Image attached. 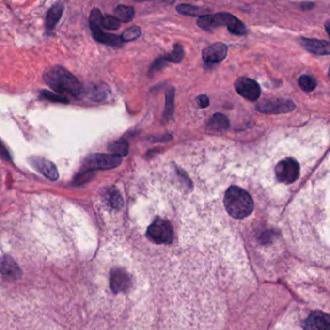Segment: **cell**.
Returning <instances> with one entry per match:
<instances>
[{"label": "cell", "instance_id": "28", "mask_svg": "<svg viewBox=\"0 0 330 330\" xmlns=\"http://www.w3.org/2000/svg\"><path fill=\"white\" fill-rule=\"evenodd\" d=\"M41 95L43 98L47 99V101H50V102H56V103H68L67 99L64 98L63 96L57 94V93H51L47 90H43L41 92Z\"/></svg>", "mask_w": 330, "mask_h": 330}, {"label": "cell", "instance_id": "3", "mask_svg": "<svg viewBox=\"0 0 330 330\" xmlns=\"http://www.w3.org/2000/svg\"><path fill=\"white\" fill-rule=\"evenodd\" d=\"M198 25L206 31L226 25L229 31L235 35H244L246 27L243 22L230 13H216L214 15H204L198 19Z\"/></svg>", "mask_w": 330, "mask_h": 330}, {"label": "cell", "instance_id": "6", "mask_svg": "<svg viewBox=\"0 0 330 330\" xmlns=\"http://www.w3.org/2000/svg\"><path fill=\"white\" fill-rule=\"evenodd\" d=\"M122 162L120 156L114 154H92L86 158L83 168L86 171L110 170L118 167Z\"/></svg>", "mask_w": 330, "mask_h": 330}, {"label": "cell", "instance_id": "19", "mask_svg": "<svg viewBox=\"0 0 330 330\" xmlns=\"http://www.w3.org/2000/svg\"><path fill=\"white\" fill-rule=\"evenodd\" d=\"M114 13H115V17L119 21H123V22L131 21L135 16L134 8L130 6H124V5L117 6L114 10Z\"/></svg>", "mask_w": 330, "mask_h": 330}, {"label": "cell", "instance_id": "18", "mask_svg": "<svg viewBox=\"0 0 330 330\" xmlns=\"http://www.w3.org/2000/svg\"><path fill=\"white\" fill-rule=\"evenodd\" d=\"M176 10L178 13L186 16H204L206 13L210 12V9L201 8L197 6H193L190 4H180L176 7Z\"/></svg>", "mask_w": 330, "mask_h": 330}, {"label": "cell", "instance_id": "2", "mask_svg": "<svg viewBox=\"0 0 330 330\" xmlns=\"http://www.w3.org/2000/svg\"><path fill=\"white\" fill-rule=\"evenodd\" d=\"M227 212L236 219L248 217L254 209V202L251 196L238 186H231L224 198Z\"/></svg>", "mask_w": 330, "mask_h": 330}, {"label": "cell", "instance_id": "24", "mask_svg": "<svg viewBox=\"0 0 330 330\" xmlns=\"http://www.w3.org/2000/svg\"><path fill=\"white\" fill-rule=\"evenodd\" d=\"M174 89L172 88L171 90H169L166 94V107H165V112H164V116L166 118H171L173 114V110H174Z\"/></svg>", "mask_w": 330, "mask_h": 330}, {"label": "cell", "instance_id": "17", "mask_svg": "<svg viewBox=\"0 0 330 330\" xmlns=\"http://www.w3.org/2000/svg\"><path fill=\"white\" fill-rule=\"evenodd\" d=\"M62 13H63V6L61 4H56L49 9V11L47 12V20H46L47 28L48 30L53 29V27L56 25V23L60 19Z\"/></svg>", "mask_w": 330, "mask_h": 330}, {"label": "cell", "instance_id": "27", "mask_svg": "<svg viewBox=\"0 0 330 330\" xmlns=\"http://www.w3.org/2000/svg\"><path fill=\"white\" fill-rule=\"evenodd\" d=\"M141 35V29L139 26H133L126 29L120 36L123 42H130L138 39Z\"/></svg>", "mask_w": 330, "mask_h": 330}, {"label": "cell", "instance_id": "16", "mask_svg": "<svg viewBox=\"0 0 330 330\" xmlns=\"http://www.w3.org/2000/svg\"><path fill=\"white\" fill-rule=\"evenodd\" d=\"M207 128L215 132L226 131L230 128V121L226 115L222 113H215L209 119L207 123Z\"/></svg>", "mask_w": 330, "mask_h": 330}, {"label": "cell", "instance_id": "13", "mask_svg": "<svg viewBox=\"0 0 330 330\" xmlns=\"http://www.w3.org/2000/svg\"><path fill=\"white\" fill-rule=\"evenodd\" d=\"M32 165L47 178L50 180H56L58 178L57 169L51 162L44 158L35 157L32 158Z\"/></svg>", "mask_w": 330, "mask_h": 330}, {"label": "cell", "instance_id": "22", "mask_svg": "<svg viewBox=\"0 0 330 330\" xmlns=\"http://www.w3.org/2000/svg\"><path fill=\"white\" fill-rule=\"evenodd\" d=\"M109 150L112 152V154L117 156H126L129 151V145L125 141H113L109 145Z\"/></svg>", "mask_w": 330, "mask_h": 330}, {"label": "cell", "instance_id": "29", "mask_svg": "<svg viewBox=\"0 0 330 330\" xmlns=\"http://www.w3.org/2000/svg\"><path fill=\"white\" fill-rule=\"evenodd\" d=\"M198 104L201 108H206L209 106V99L206 95H200L198 98Z\"/></svg>", "mask_w": 330, "mask_h": 330}, {"label": "cell", "instance_id": "9", "mask_svg": "<svg viewBox=\"0 0 330 330\" xmlns=\"http://www.w3.org/2000/svg\"><path fill=\"white\" fill-rule=\"evenodd\" d=\"M228 53V46L224 43H215L203 50V58L208 64L219 63Z\"/></svg>", "mask_w": 330, "mask_h": 330}, {"label": "cell", "instance_id": "21", "mask_svg": "<svg viewBox=\"0 0 330 330\" xmlns=\"http://www.w3.org/2000/svg\"><path fill=\"white\" fill-rule=\"evenodd\" d=\"M110 89L106 84H93L89 89V96L92 100L101 101L107 97Z\"/></svg>", "mask_w": 330, "mask_h": 330}, {"label": "cell", "instance_id": "10", "mask_svg": "<svg viewBox=\"0 0 330 330\" xmlns=\"http://www.w3.org/2000/svg\"><path fill=\"white\" fill-rule=\"evenodd\" d=\"M110 288L114 293H120L129 290L132 285L130 275L123 269H114L110 277Z\"/></svg>", "mask_w": 330, "mask_h": 330}, {"label": "cell", "instance_id": "5", "mask_svg": "<svg viewBox=\"0 0 330 330\" xmlns=\"http://www.w3.org/2000/svg\"><path fill=\"white\" fill-rule=\"evenodd\" d=\"M296 109L295 103L290 99L270 98L264 99L257 104V110L266 114L288 113Z\"/></svg>", "mask_w": 330, "mask_h": 330}, {"label": "cell", "instance_id": "20", "mask_svg": "<svg viewBox=\"0 0 330 330\" xmlns=\"http://www.w3.org/2000/svg\"><path fill=\"white\" fill-rule=\"evenodd\" d=\"M106 200L109 205L114 209H119L123 205V200L119 192L114 188H110L106 193Z\"/></svg>", "mask_w": 330, "mask_h": 330}, {"label": "cell", "instance_id": "8", "mask_svg": "<svg viewBox=\"0 0 330 330\" xmlns=\"http://www.w3.org/2000/svg\"><path fill=\"white\" fill-rule=\"evenodd\" d=\"M236 92L249 101H257L261 96V87L259 83L249 78H239L236 83Z\"/></svg>", "mask_w": 330, "mask_h": 330}, {"label": "cell", "instance_id": "1", "mask_svg": "<svg viewBox=\"0 0 330 330\" xmlns=\"http://www.w3.org/2000/svg\"><path fill=\"white\" fill-rule=\"evenodd\" d=\"M44 79L59 95L64 94L78 98L83 94V86L80 81L63 67L54 66L46 70Z\"/></svg>", "mask_w": 330, "mask_h": 330}, {"label": "cell", "instance_id": "15", "mask_svg": "<svg viewBox=\"0 0 330 330\" xmlns=\"http://www.w3.org/2000/svg\"><path fill=\"white\" fill-rule=\"evenodd\" d=\"M93 37L96 41L103 43L105 45H109L111 47H121L123 41L120 36L115 34H108L102 31V28H94L91 29Z\"/></svg>", "mask_w": 330, "mask_h": 330}, {"label": "cell", "instance_id": "25", "mask_svg": "<svg viewBox=\"0 0 330 330\" xmlns=\"http://www.w3.org/2000/svg\"><path fill=\"white\" fill-rule=\"evenodd\" d=\"M184 57V49L183 47L179 44H176L173 47V50L168 54L166 57H164V60L171 61L173 63H179Z\"/></svg>", "mask_w": 330, "mask_h": 330}, {"label": "cell", "instance_id": "7", "mask_svg": "<svg viewBox=\"0 0 330 330\" xmlns=\"http://www.w3.org/2000/svg\"><path fill=\"white\" fill-rule=\"evenodd\" d=\"M275 174L278 181L292 184L299 177V164L294 158H286L276 165Z\"/></svg>", "mask_w": 330, "mask_h": 330}, {"label": "cell", "instance_id": "11", "mask_svg": "<svg viewBox=\"0 0 330 330\" xmlns=\"http://www.w3.org/2000/svg\"><path fill=\"white\" fill-rule=\"evenodd\" d=\"M304 330H330L329 314L321 311L311 313L304 323Z\"/></svg>", "mask_w": 330, "mask_h": 330}, {"label": "cell", "instance_id": "23", "mask_svg": "<svg viewBox=\"0 0 330 330\" xmlns=\"http://www.w3.org/2000/svg\"><path fill=\"white\" fill-rule=\"evenodd\" d=\"M299 85L303 91L312 92L317 87V80L309 75H302L299 79Z\"/></svg>", "mask_w": 330, "mask_h": 330}, {"label": "cell", "instance_id": "26", "mask_svg": "<svg viewBox=\"0 0 330 330\" xmlns=\"http://www.w3.org/2000/svg\"><path fill=\"white\" fill-rule=\"evenodd\" d=\"M101 25L108 30H116L120 27V21L113 16H102Z\"/></svg>", "mask_w": 330, "mask_h": 330}, {"label": "cell", "instance_id": "12", "mask_svg": "<svg viewBox=\"0 0 330 330\" xmlns=\"http://www.w3.org/2000/svg\"><path fill=\"white\" fill-rule=\"evenodd\" d=\"M0 273L7 280L15 281L20 277L21 270L10 256H4L0 258Z\"/></svg>", "mask_w": 330, "mask_h": 330}, {"label": "cell", "instance_id": "4", "mask_svg": "<svg viewBox=\"0 0 330 330\" xmlns=\"http://www.w3.org/2000/svg\"><path fill=\"white\" fill-rule=\"evenodd\" d=\"M146 235L150 240L157 244H169L173 240V230L167 220L157 218L148 227Z\"/></svg>", "mask_w": 330, "mask_h": 330}, {"label": "cell", "instance_id": "14", "mask_svg": "<svg viewBox=\"0 0 330 330\" xmlns=\"http://www.w3.org/2000/svg\"><path fill=\"white\" fill-rule=\"evenodd\" d=\"M302 45L308 51L315 54L329 55L330 53V43L325 40L303 38Z\"/></svg>", "mask_w": 330, "mask_h": 330}, {"label": "cell", "instance_id": "30", "mask_svg": "<svg viewBox=\"0 0 330 330\" xmlns=\"http://www.w3.org/2000/svg\"><path fill=\"white\" fill-rule=\"evenodd\" d=\"M0 155L6 159V160H9L10 159V155H9V152L7 151V149L5 148V146L3 145V143L0 141Z\"/></svg>", "mask_w": 330, "mask_h": 330}]
</instances>
